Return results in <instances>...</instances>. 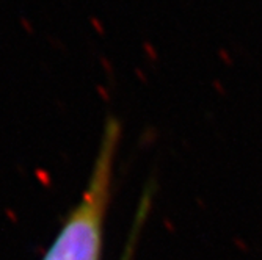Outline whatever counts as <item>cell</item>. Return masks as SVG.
I'll list each match as a JSON object with an SVG mask.
<instances>
[{"label":"cell","mask_w":262,"mask_h":260,"mask_svg":"<svg viewBox=\"0 0 262 260\" xmlns=\"http://www.w3.org/2000/svg\"><path fill=\"white\" fill-rule=\"evenodd\" d=\"M116 139L118 126L110 121L86 192L44 260H99Z\"/></svg>","instance_id":"obj_1"},{"label":"cell","mask_w":262,"mask_h":260,"mask_svg":"<svg viewBox=\"0 0 262 260\" xmlns=\"http://www.w3.org/2000/svg\"><path fill=\"white\" fill-rule=\"evenodd\" d=\"M90 22H91L93 29L96 30L99 35H104V33H105V27H104V23H102V20H101L98 16H91V17H90Z\"/></svg>","instance_id":"obj_2"},{"label":"cell","mask_w":262,"mask_h":260,"mask_svg":"<svg viewBox=\"0 0 262 260\" xmlns=\"http://www.w3.org/2000/svg\"><path fill=\"white\" fill-rule=\"evenodd\" d=\"M19 22H20V26H22V29L26 30V32H29V33H33L35 32V29H33V23L26 17V16H20L19 17Z\"/></svg>","instance_id":"obj_3"}]
</instances>
